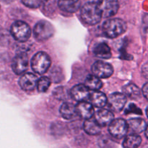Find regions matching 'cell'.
Segmentation results:
<instances>
[{"label": "cell", "mask_w": 148, "mask_h": 148, "mask_svg": "<svg viewBox=\"0 0 148 148\" xmlns=\"http://www.w3.org/2000/svg\"><path fill=\"white\" fill-rule=\"evenodd\" d=\"M80 15L82 20L86 24L93 26L99 23L102 17L98 4L88 2L81 9Z\"/></svg>", "instance_id": "1"}, {"label": "cell", "mask_w": 148, "mask_h": 148, "mask_svg": "<svg viewBox=\"0 0 148 148\" xmlns=\"http://www.w3.org/2000/svg\"><path fill=\"white\" fill-rule=\"evenodd\" d=\"M127 30V24L119 18L107 20L103 25V31L108 38H116L121 36Z\"/></svg>", "instance_id": "2"}, {"label": "cell", "mask_w": 148, "mask_h": 148, "mask_svg": "<svg viewBox=\"0 0 148 148\" xmlns=\"http://www.w3.org/2000/svg\"><path fill=\"white\" fill-rule=\"evenodd\" d=\"M51 60L46 53L40 52L36 53L31 59V68L34 72L38 74H43L50 67Z\"/></svg>", "instance_id": "3"}, {"label": "cell", "mask_w": 148, "mask_h": 148, "mask_svg": "<svg viewBox=\"0 0 148 148\" xmlns=\"http://www.w3.org/2000/svg\"><path fill=\"white\" fill-rule=\"evenodd\" d=\"M11 34L15 40L26 41L30 37L31 30L28 25L23 21H16L11 26Z\"/></svg>", "instance_id": "4"}, {"label": "cell", "mask_w": 148, "mask_h": 148, "mask_svg": "<svg viewBox=\"0 0 148 148\" xmlns=\"http://www.w3.org/2000/svg\"><path fill=\"white\" fill-rule=\"evenodd\" d=\"M54 33L53 26L46 20L38 22L33 28L34 37L38 41H46L51 37Z\"/></svg>", "instance_id": "5"}, {"label": "cell", "mask_w": 148, "mask_h": 148, "mask_svg": "<svg viewBox=\"0 0 148 148\" xmlns=\"http://www.w3.org/2000/svg\"><path fill=\"white\" fill-rule=\"evenodd\" d=\"M108 126L109 133L113 136L118 139L124 137L128 131V123L122 118L115 119Z\"/></svg>", "instance_id": "6"}, {"label": "cell", "mask_w": 148, "mask_h": 148, "mask_svg": "<svg viewBox=\"0 0 148 148\" xmlns=\"http://www.w3.org/2000/svg\"><path fill=\"white\" fill-rule=\"evenodd\" d=\"M127 102V97L122 93H113L108 97L107 105L111 111L120 112Z\"/></svg>", "instance_id": "7"}, {"label": "cell", "mask_w": 148, "mask_h": 148, "mask_svg": "<svg viewBox=\"0 0 148 148\" xmlns=\"http://www.w3.org/2000/svg\"><path fill=\"white\" fill-rule=\"evenodd\" d=\"M92 72L93 75L98 78H106L111 76L114 73L112 65L103 61H97L92 65Z\"/></svg>", "instance_id": "8"}, {"label": "cell", "mask_w": 148, "mask_h": 148, "mask_svg": "<svg viewBox=\"0 0 148 148\" xmlns=\"http://www.w3.org/2000/svg\"><path fill=\"white\" fill-rule=\"evenodd\" d=\"M102 17H110L115 15L119 10L118 0H101L98 4Z\"/></svg>", "instance_id": "9"}, {"label": "cell", "mask_w": 148, "mask_h": 148, "mask_svg": "<svg viewBox=\"0 0 148 148\" xmlns=\"http://www.w3.org/2000/svg\"><path fill=\"white\" fill-rule=\"evenodd\" d=\"M28 57L27 55L21 53L17 55L13 59L12 67L13 71L17 75H20L27 71L28 68Z\"/></svg>", "instance_id": "10"}, {"label": "cell", "mask_w": 148, "mask_h": 148, "mask_svg": "<svg viewBox=\"0 0 148 148\" xmlns=\"http://www.w3.org/2000/svg\"><path fill=\"white\" fill-rule=\"evenodd\" d=\"M70 95L77 102H85L90 99V93L89 89L83 84H77L70 91Z\"/></svg>", "instance_id": "11"}, {"label": "cell", "mask_w": 148, "mask_h": 148, "mask_svg": "<svg viewBox=\"0 0 148 148\" xmlns=\"http://www.w3.org/2000/svg\"><path fill=\"white\" fill-rule=\"evenodd\" d=\"M38 78L35 74L31 73H25L20 77L19 80V84H20L21 89L25 91H32L37 86Z\"/></svg>", "instance_id": "12"}, {"label": "cell", "mask_w": 148, "mask_h": 148, "mask_svg": "<svg viewBox=\"0 0 148 148\" xmlns=\"http://www.w3.org/2000/svg\"><path fill=\"white\" fill-rule=\"evenodd\" d=\"M95 120L101 126L109 125L114 120V116L112 112L107 109H101L95 113Z\"/></svg>", "instance_id": "13"}, {"label": "cell", "mask_w": 148, "mask_h": 148, "mask_svg": "<svg viewBox=\"0 0 148 148\" xmlns=\"http://www.w3.org/2000/svg\"><path fill=\"white\" fill-rule=\"evenodd\" d=\"M76 108L78 115L85 120L90 119L94 114V109L92 105L85 101L79 102V103H78L77 105L76 106Z\"/></svg>", "instance_id": "14"}, {"label": "cell", "mask_w": 148, "mask_h": 148, "mask_svg": "<svg viewBox=\"0 0 148 148\" xmlns=\"http://www.w3.org/2000/svg\"><path fill=\"white\" fill-rule=\"evenodd\" d=\"M59 8L67 12H75L80 7V0H59Z\"/></svg>", "instance_id": "15"}, {"label": "cell", "mask_w": 148, "mask_h": 148, "mask_svg": "<svg viewBox=\"0 0 148 148\" xmlns=\"http://www.w3.org/2000/svg\"><path fill=\"white\" fill-rule=\"evenodd\" d=\"M60 113L62 117L66 120L74 119L77 115H78L77 111L76 106L72 103H64L60 107Z\"/></svg>", "instance_id": "16"}, {"label": "cell", "mask_w": 148, "mask_h": 148, "mask_svg": "<svg viewBox=\"0 0 148 148\" xmlns=\"http://www.w3.org/2000/svg\"><path fill=\"white\" fill-rule=\"evenodd\" d=\"M90 100L94 106L97 107H103L107 104L108 98L105 94L98 91H94L90 96Z\"/></svg>", "instance_id": "17"}, {"label": "cell", "mask_w": 148, "mask_h": 148, "mask_svg": "<svg viewBox=\"0 0 148 148\" xmlns=\"http://www.w3.org/2000/svg\"><path fill=\"white\" fill-rule=\"evenodd\" d=\"M123 92L126 97L137 100L141 96V90L134 84H128L123 88Z\"/></svg>", "instance_id": "18"}, {"label": "cell", "mask_w": 148, "mask_h": 148, "mask_svg": "<svg viewBox=\"0 0 148 148\" xmlns=\"http://www.w3.org/2000/svg\"><path fill=\"white\" fill-rule=\"evenodd\" d=\"M142 142V139L139 135L132 133L125 137L123 142V147L124 148H138Z\"/></svg>", "instance_id": "19"}, {"label": "cell", "mask_w": 148, "mask_h": 148, "mask_svg": "<svg viewBox=\"0 0 148 148\" xmlns=\"http://www.w3.org/2000/svg\"><path fill=\"white\" fill-rule=\"evenodd\" d=\"M93 52L95 55L98 57L103 58V59H108L111 57V49L106 43L98 44L93 49Z\"/></svg>", "instance_id": "20"}, {"label": "cell", "mask_w": 148, "mask_h": 148, "mask_svg": "<svg viewBox=\"0 0 148 148\" xmlns=\"http://www.w3.org/2000/svg\"><path fill=\"white\" fill-rule=\"evenodd\" d=\"M129 127L132 130L134 133H141L145 131L147 124L143 119L135 118L130 119L128 122Z\"/></svg>", "instance_id": "21"}, {"label": "cell", "mask_w": 148, "mask_h": 148, "mask_svg": "<svg viewBox=\"0 0 148 148\" xmlns=\"http://www.w3.org/2000/svg\"><path fill=\"white\" fill-rule=\"evenodd\" d=\"M84 130L90 135H97L101 131V126L95 120H86L83 125Z\"/></svg>", "instance_id": "22"}, {"label": "cell", "mask_w": 148, "mask_h": 148, "mask_svg": "<svg viewBox=\"0 0 148 148\" xmlns=\"http://www.w3.org/2000/svg\"><path fill=\"white\" fill-rule=\"evenodd\" d=\"M85 86L89 89L98 91L102 87L103 83L101 79L95 75H89L85 79Z\"/></svg>", "instance_id": "23"}, {"label": "cell", "mask_w": 148, "mask_h": 148, "mask_svg": "<svg viewBox=\"0 0 148 148\" xmlns=\"http://www.w3.org/2000/svg\"><path fill=\"white\" fill-rule=\"evenodd\" d=\"M51 85V79L46 76H43L38 80L37 88L40 92H46Z\"/></svg>", "instance_id": "24"}, {"label": "cell", "mask_w": 148, "mask_h": 148, "mask_svg": "<svg viewBox=\"0 0 148 148\" xmlns=\"http://www.w3.org/2000/svg\"><path fill=\"white\" fill-rule=\"evenodd\" d=\"M98 145L100 148H116L115 143L109 138L102 136L98 140Z\"/></svg>", "instance_id": "25"}, {"label": "cell", "mask_w": 148, "mask_h": 148, "mask_svg": "<svg viewBox=\"0 0 148 148\" xmlns=\"http://www.w3.org/2000/svg\"><path fill=\"white\" fill-rule=\"evenodd\" d=\"M41 0H22L23 4L30 8H38L41 4Z\"/></svg>", "instance_id": "26"}, {"label": "cell", "mask_w": 148, "mask_h": 148, "mask_svg": "<svg viewBox=\"0 0 148 148\" xmlns=\"http://www.w3.org/2000/svg\"><path fill=\"white\" fill-rule=\"evenodd\" d=\"M136 113V114H139V115L142 114V111L140 110V109H139L137 106L134 105V104H130V105L127 107V110H126V113Z\"/></svg>", "instance_id": "27"}, {"label": "cell", "mask_w": 148, "mask_h": 148, "mask_svg": "<svg viewBox=\"0 0 148 148\" xmlns=\"http://www.w3.org/2000/svg\"><path fill=\"white\" fill-rule=\"evenodd\" d=\"M142 73H143V75L148 79V62L145 63L142 67Z\"/></svg>", "instance_id": "28"}, {"label": "cell", "mask_w": 148, "mask_h": 148, "mask_svg": "<svg viewBox=\"0 0 148 148\" xmlns=\"http://www.w3.org/2000/svg\"><path fill=\"white\" fill-rule=\"evenodd\" d=\"M143 94L147 100H148V83L145 84L143 87Z\"/></svg>", "instance_id": "29"}, {"label": "cell", "mask_w": 148, "mask_h": 148, "mask_svg": "<svg viewBox=\"0 0 148 148\" xmlns=\"http://www.w3.org/2000/svg\"><path fill=\"white\" fill-rule=\"evenodd\" d=\"M87 1L90 3H95V4H98L101 0H87Z\"/></svg>", "instance_id": "30"}, {"label": "cell", "mask_w": 148, "mask_h": 148, "mask_svg": "<svg viewBox=\"0 0 148 148\" xmlns=\"http://www.w3.org/2000/svg\"><path fill=\"white\" fill-rule=\"evenodd\" d=\"M1 1H3L4 3H6V4H10V3L12 2L14 0H1Z\"/></svg>", "instance_id": "31"}, {"label": "cell", "mask_w": 148, "mask_h": 148, "mask_svg": "<svg viewBox=\"0 0 148 148\" xmlns=\"http://www.w3.org/2000/svg\"><path fill=\"white\" fill-rule=\"evenodd\" d=\"M145 136H147V138L148 139V125L147 126V127H146V129H145Z\"/></svg>", "instance_id": "32"}, {"label": "cell", "mask_w": 148, "mask_h": 148, "mask_svg": "<svg viewBox=\"0 0 148 148\" xmlns=\"http://www.w3.org/2000/svg\"><path fill=\"white\" fill-rule=\"evenodd\" d=\"M146 113H147V115L148 117V107H147V110H146Z\"/></svg>", "instance_id": "33"}]
</instances>
